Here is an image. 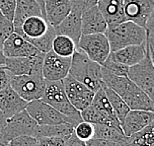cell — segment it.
<instances>
[{
	"label": "cell",
	"instance_id": "cell-27",
	"mask_svg": "<svg viewBox=\"0 0 154 146\" xmlns=\"http://www.w3.org/2000/svg\"><path fill=\"white\" fill-rule=\"evenodd\" d=\"M102 86H103V89L105 91V94H106L107 98L109 100V102L111 104L112 108H113L116 116H117L119 120H120L121 126H122L125 116H127V114L131 111V109H129V107L125 104V101L122 100L121 97L114 91V90L109 88V87L105 85L104 83Z\"/></svg>",
	"mask_w": 154,
	"mask_h": 146
},
{
	"label": "cell",
	"instance_id": "cell-22",
	"mask_svg": "<svg viewBox=\"0 0 154 146\" xmlns=\"http://www.w3.org/2000/svg\"><path fill=\"white\" fill-rule=\"evenodd\" d=\"M97 6L106 20L108 28H113L125 21L122 0H99Z\"/></svg>",
	"mask_w": 154,
	"mask_h": 146
},
{
	"label": "cell",
	"instance_id": "cell-43",
	"mask_svg": "<svg viewBox=\"0 0 154 146\" xmlns=\"http://www.w3.org/2000/svg\"><path fill=\"white\" fill-rule=\"evenodd\" d=\"M4 63H5V56H4V54H3L2 50H0V65H2Z\"/></svg>",
	"mask_w": 154,
	"mask_h": 146
},
{
	"label": "cell",
	"instance_id": "cell-31",
	"mask_svg": "<svg viewBox=\"0 0 154 146\" xmlns=\"http://www.w3.org/2000/svg\"><path fill=\"white\" fill-rule=\"evenodd\" d=\"M73 132L79 139L83 141H88L91 138H93L94 135V124L90 123L88 121L81 120L74 126Z\"/></svg>",
	"mask_w": 154,
	"mask_h": 146
},
{
	"label": "cell",
	"instance_id": "cell-42",
	"mask_svg": "<svg viewBox=\"0 0 154 146\" xmlns=\"http://www.w3.org/2000/svg\"><path fill=\"white\" fill-rule=\"evenodd\" d=\"M36 1L38 2V4L40 5L41 9H42V12H43V15H44V8H45V0H36ZM45 17V15H44Z\"/></svg>",
	"mask_w": 154,
	"mask_h": 146
},
{
	"label": "cell",
	"instance_id": "cell-9",
	"mask_svg": "<svg viewBox=\"0 0 154 146\" xmlns=\"http://www.w3.org/2000/svg\"><path fill=\"white\" fill-rule=\"evenodd\" d=\"M26 111L36 121L37 124H57L69 123V120L64 114L59 113L54 107L48 105L41 99L28 102Z\"/></svg>",
	"mask_w": 154,
	"mask_h": 146
},
{
	"label": "cell",
	"instance_id": "cell-12",
	"mask_svg": "<svg viewBox=\"0 0 154 146\" xmlns=\"http://www.w3.org/2000/svg\"><path fill=\"white\" fill-rule=\"evenodd\" d=\"M62 82L69 102L79 112L83 111L92 103L95 92H93L87 86L77 81L70 75H67L64 79H62Z\"/></svg>",
	"mask_w": 154,
	"mask_h": 146
},
{
	"label": "cell",
	"instance_id": "cell-21",
	"mask_svg": "<svg viewBox=\"0 0 154 146\" xmlns=\"http://www.w3.org/2000/svg\"><path fill=\"white\" fill-rule=\"evenodd\" d=\"M55 34L63 35L74 41L75 44H78L80 37H81V13L71 10L65 18L54 27Z\"/></svg>",
	"mask_w": 154,
	"mask_h": 146
},
{
	"label": "cell",
	"instance_id": "cell-3",
	"mask_svg": "<svg viewBox=\"0 0 154 146\" xmlns=\"http://www.w3.org/2000/svg\"><path fill=\"white\" fill-rule=\"evenodd\" d=\"M105 35L109 41L111 53L146 41V29L131 21H125L113 28H108Z\"/></svg>",
	"mask_w": 154,
	"mask_h": 146
},
{
	"label": "cell",
	"instance_id": "cell-36",
	"mask_svg": "<svg viewBox=\"0 0 154 146\" xmlns=\"http://www.w3.org/2000/svg\"><path fill=\"white\" fill-rule=\"evenodd\" d=\"M37 138L31 135H22L7 142V146H36Z\"/></svg>",
	"mask_w": 154,
	"mask_h": 146
},
{
	"label": "cell",
	"instance_id": "cell-14",
	"mask_svg": "<svg viewBox=\"0 0 154 146\" xmlns=\"http://www.w3.org/2000/svg\"><path fill=\"white\" fill-rule=\"evenodd\" d=\"M1 50L5 57L34 56L41 53L21 35L13 32L4 41Z\"/></svg>",
	"mask_w": 154,
	"mask_h": 146
},
{
	"label": "cell",
	"instance_id": "cell-34",
	"mask_svg": "<svg viewBox=\"0 0 154 146\" xmlns=\"http://www.w3.org/2000/svg\"><path fill=\"white\" fill-rule=\"evenodd\" d=\"M99 0H69L71 5V10L79 13L85 12L92 7L96 6Z\"/></svg>",
	"mask_w": 154,
	"mask_h": 146
},
{
	"label": "cell",
	"instance_id": "cell-35",
	"mask_svg": "<svg viewBox=\"0 0 154 146\" xmlns=\"http://www.w3.org/2000/svg\"><path fill=\"white\" fill-rule=\"evenodd\" d=\"M16 0H0V12L10 21H13Z\"/></svg>",
	"mask_w": 154,
	"mask_h": 146
},
{
	"label": "cell",
	"instance_id": "cell-39",
	"mask_svg": "<svg viewBox=\"0 0 154 146\" xmlns=\"http://www.w3.org/2000/svg\"><path fill=\"white\" fill-rule=\"evenodd\" d=\"M86 146H127V143L110 141L101 139V138H91L88 141H86Z\"/></svg>",
	"mask_w": 154,
	"mask_h": 146
},
{
	"label": "cell",
	"instance_id": "cell-2",
	"mask_svg": "<svg viewBox=\"0 0 154 146\" xmlns=\"http://www.w3.org/2000/svg\"><path fill=\"white\" fill-rule=\"evenodd\" d=\"M68 75L81 82L93 92L98 91L103 84L101 65L91 60L85 53L79 50H76L71 56Z\"/></svg>",
	"mask_w": 154,
	"mask_h": 146
},
{
	"label": "cell",
	"instance_id": "cell-4",
	"mask_svg": "<svg viewBox=\"0 0 154 146\" xmlns=\"http://www.w3.org/2000/svg\"><path fill=\"white\" fill-rule=\"evenodd\" d=\"M41 100L54 107L59 113L64 114L73 126H75L82 120L80 112L71 105L66 96L62 80H57V81L45 80V91Z\"/></svg>",
	"mask_w": 154,
	"mask_h": 146
},
{
	"label": "cell",
	"instance_id": "cell-20",
	"mask_svg": "<svg viewBox=\"0 0 154 146\" xmlns=\"http://www.w3.org/2000/svg\"><path fill=\"white\" fill-rule=\"evenodd\" d=\"M50 23L43 16H30L20 28H14V32L21 35L25 40L37 39L45 34Z\"/></svg>",
	"mask_w": 154,
	"mask_h": 146
},
{
	"label": "cell",
	"instance_id": "cell-40",
	"mask_svg": "<svg viewBox=\"0 0 154 146\" xmlns=\"http://www.w3.org/2000/svg\"><path fill=\"white\" fill-rule=\"evenodd\" d=\"M64 146H86V142L79 139L73 132L70 136L64 140Z\"/></svg>",
	"mask_w": 154,
	"mask_h": 146
},
{
	"label": "cell",
	"instance_id": "cell-25",
	"mask_svg": "<svg viewBox=\"0 0 154 146\" xmlns=\"http://www.w3.org/2000/svg\"><path fill=\"white\" fill-rule=\"evenodd\" d=\"M30 16H43V12L36 0H16L15 13L13 18L14 28H20Z\"/></svg>",
	"mask_w": 154,
	"mask_h": 146
},
{
	"label": "cell",
	"instance_id": "cell-8",
	"mask_svg": "<svg viewBox=\"0 0 154 146\" xmlns=\"http://www.w3.org/2000/svg\"><path fill=\"white\" fill-rule=\"evenodd\" d=\"M37 126V123L25 109L7 119L5 126L0 133V139L8 142L13 138L22 135L33 136L34 130Z\"/></svg>",
	"mask_w": 154,
	"mask_h": 146
},
{
	"label": "cell",
	"instance_id": "cell-41",
	"mask_svg": "<svg viewBox=\"0 0 154 146\" xmlns=\"http://www.w3.org/2000/svg\"><path fill=\"white\" fill-rule=\"evenodd\" d=\"M6 120H7V117L3 114V113L0 111V133H1V131L3 130V128H4L5 124H6Z\"/></svg>",
	"mask_w": 154,
	"mask_h": 146
},
{
	"label": "cell",
	"instance_id": "cell-1",
	"mask_svg": "<svg viewBox=\"0 0 154 146\" xmlns=\"http://www.w3.org/2000/svg\"><path fill=\"white\" fill-rule=\"evenodd\" d=\"M102 81L118 94L131 110H144L154 112L153 100L134 84L128 76H117L101 66Z\"/></svg>",
	"mask_w": 154,
	"mask_h": 146
},
{
	"label": "cell",
	"instance_id": "cell-38",
	"mask_svg": "<svg viewBox=\"0 0 154 146\" xmlns=\"http://www.w3.org/2000/svg\"><path fill=\"white\" fill-rule=\"evenodd\" d=\"M12 76L13 75L11 74V72L8 70V68L4 64L0 65V91L10 86Z\"/></svg>",
	"mask_w": 154,
	"mask_h": 146
},
{
	"label": "cell",
	"instance_id": "cell-28",
	"mask_svg": "<svg viewBox=\"0 0 154 146\" xmlns=\"http://www.w3.org/2000/svg\"><path fill=\"white\" fill-rule=\"evenodd\" d=\"M77 50V46L70 38L63 35H57L52 41L51 50L60 56L71 57Z\"/></svg>",
	"mask_w": 154,
	"mask_h": 146
},
{
	"label": "cell",
	"instance_id": "cell-15",
	"mask_svg": "<svg viewBox=\"0 0 154 146\" xmlns=\"http://www.w3.org/2000/svg\"><path fill=\"white\" fill-rule=\"evenodd\" d=\"M154 123V113L144 110H131L122 123L125 136H131Z\"/></svg>",
	"mask_w": 154,
	"mask_h": 146
},
{
	"label": "cell",
	"instance_id": "cell-37",
	"mask_svg": "<svg viewBox=\"0 0 154 146\" xmlns=\"http://www.w3.org/2000/svg\"><path fill=\"white\" fill-rule=\"evenodd\" d=\"M36 146H64V139L59 137H38Z\"/></svg>",
	"mask_w": 154,
	"mask_h": 146
},
{
	"label": "cell",
	"instance_id": "cell-6",
	"mask_svg": "<svg viewBox=\"0 0 154 146\" xmlns=\"http://www.w3.org/2000/svg\"><path fill=\"white\" fill-rule=\"evenodd\" d=\"M10 86L21 98L31 102L42 98L45 91V80L43 74L13 75Z\"/></svg>",
	"mask_w": 154,
	"mask_h": 146
},
{
	"label": "cell",
	"instance_id": "cell-7",
	"mask_svg": "<svg viewBox=\"0 0 154 146\" xmlns=\"http://www.w3.org/2000/svg\"><path fill=\"white\" fill-rule=\"evenodd\" d=\"M77 50H81L91 60L100 65L104 63L111 53L109 41L105 34L81 35Z\"/></svg>",
	"mask_w": 154,
	"mask_h": 146
},
{
	"label": "cell",
	"instance_id": "cell-17",
	"mask_svg": "<svg viewBox=\"0 0 154 146\" xmlns=\"http://www.w3.org/2000/svg\"><path fill=\"white\" fill-rule=\"evenodd\" d=\"M27 104V101L21 98L11 86L0 91V111L7 119L25 110Z\"/></svg>",
	"mask_w": 154,
	"mask_h": 146
},
{
	"label": "cell",
	"instance_id": "cell-11",
	"mask_svg": "<svg viewBox=\"0 0 154 146\" xmlns=\"http://www.w3.org/2000/svg\"><path fill=\"white\" fill-rule=\"evenodd\" d=\"M122 1L125 21H131L145 29L149 19L153 17V0H122Z\"/></svg>",
	"mask_w": 154,
	"mask_h": 146
},
{
	"label": "cell",
	"instance_id": "cell-10",
	"mask_svg": "<svg viewBox=\"0 0 154 146\" xmlns=\"http://www.w3.org/2000/svg\"><path fill=\"white\" fill-rule=\"evenodd\" d=\"M71 57L60 56L50 50L44 54L42 74L47 81H57L64 79L69 73Z\"/></svg>",
	"mask_w": 154,
	"mask_h": 146
},
{
	"label": "cell",
	"instance_id": "cell-44",
	"mask_svg": "<svg viewBox=\"0 0 154 146\" xmlns=\"http://www.w3.org/2000/svg\"><path fill=\"white\" fill-rule=\"evenodd\" d=\"M0 146H7V142L2 140V139H0Z\"/></svg>",
	"mask_w": 154,
	"mask_h": 146
},
{
	"label": "cell",
	"instance_id": "cell-32",
	"mask_svg": "<svg viewBox=\"0 0 154 146\" xmlns=\"http://www.w3.org/2000/svg\"><path fill=\"white\" fill-rule=\"evenodd\" d=\"M101 66L104 69H106L107 71L112 73V74L117 76H128V72L129 68V66H128V65L115 61L109 56H108V58L104 61V63Z\"/></svg>",
	"mask_w": 154,
	"mask_h": 146
},
{
	"label": "cell",
	"instance_id": "cell-18",
	"mask_svg": "<svg viewBox=\"0 0 154 146\" xmlns=\"http://www.w3.org/2000/svg\"><path fill=\"white\" fill-rule=\"evenodd\" d=\"M146 53H147L146 44L143 43L141 44H134L120 48L116 51H112L109 54V57L120 63L132 66L141 61L145 57Z\"/></svg>",
	"mask_w": 154,
	"mask_h": 146
},
{
	"label": "cell",
	"instance_id": "cell-5",
	"mask_svg": "<svg viewBox=\"0 0 154 146\" xmlns=\"http://www.w3.org/2000/svg\"><path fill=\"white\" fill-rule=\"evenodd\" d=\"M146 44V43H145ZM147 53L141 61L129 66L128 77L137 85L143 92L153 100L154 97V66H153V48L146 44Z\"/></svg>",
	"mask_w": 154,
	"mask_h": 146
},
{
	"label": "cell",
	"instance_id": "cell-13",
	"mask_svg": "<svg viewBox=\"0 0 154 146\" xmlns=\"http://www.w3.org/2000/svg\"><path fill=\"white\" fill-rule=\"evenodd\" d=\"M44 54L40 53L34 56L5 57L4 65L12 75L42 74Z\"/></svg>",
	"mask_w": 154,
	"mask_h": 146
},
{
	"label": "cell",
	"instance_id": "cell-19",
	"mask_svg": "<svg viewBox=\"0 0 154 146\" xmlns=\"http://www.w3.org/2000/svg\"><path fill=\"white\" fill-rule=\"evenodd\" d=\"M91 105L95 108L98 112L100 113L101 116L103 117L105 124L114 126L116 128H118V129H122L121 123L117 117V116H116L113 108H112L109 100H108L106 94H105L103 86L94 94Z\"/></svg>",
	"mask_w": 154,
	"mask_h": 146
},
{
	"label": "cell",
	"instance_id": "cell-33",
	"mask_svg": "<svg viewBox=\"0 0 154 146\" xmlns=\"http://www.w3.org/2000/svg\"><path fill=\"white\" fill-rule=\"evenodd\" d=\"M14 32L13 22L7 19L3 14L0 12V50L4 41L8 38L10 35Z\"/></svg>",
	"mask_w": 154,
	"mask_h": 146
},
{
	"label": "cell",
	"instance_id": "cell-16",
	"mask_svg": "<svg viewBox=\"0 0 154 146\" xmlns=\"http://www.w3.org/2000/svg\"><path fill=\"white\" fill-rule=\"evenodd\" d=\"M107 29V22L97 5L81 14L82 35L105 34Z\"/></svg>",
	"mask_w": 154,
	"mask_h": 146
},
{
	"label": "cell",
	"instance_id": "cell-24",
	"mask_svg": "<svg viewBox=\"0 0 154 146\" xmlns=\"http://www.w3.org/2000/svg\"><path fill=\"white\" fill-rule=\"evenodd\" d=\"M74 126L68 123L57 124H38L35 128L33 136L38 137H59L66 139L73 133Z\"/></svg>",
	"mask_w": 154,
	"mask_h": 146
},
{
	"label": "cell",
	"instance_id": "cell-23",
	"mask_svg": "<svg viewBox=\"0 0 154 146\" xmlns=\"http://www.w3.org/2000/svg\"><path fill=\"white\" fill-rule=\"evenodd\" d=\"M71 11L69 0H45L44 15L52 27L57 26Z\"/></svg>",
	"mask_w": 154,
	"mask_h": 146
},
{
	"label": "cell",
	"instance_id": "cell-29",
	"mask_svg": "<svg viewBox=\"0 0 154 146\" xmlns=\"http://www.w3.org/2000/svg\"><path fill=\"white\" fill-rule=\"evenodd\" d=\"M154 123L128 137L127 146H153Z\"/></svg>",
	"mask_w": 154,
	"mask_h": 146
},
{
	"label": "cell",
	"instance_id": "cell-30",
	"mask_svg": "<svg viewBox=\"0 0 154 146\" xmlns=\"http://www.w3.org/2000/svg\"><path fill=\"white\" fill-rule=\"evenodd\" d=\"M55 36H57V34H55L54 28L50 24V27H48V29L45 35H43L40 38H37V39H29L27 41L32 44L38 51L45 53L51 50L52 41H54Z\"/></svg>",
	"mask_w": 154,
	"mask_h": 146
},
{
	"label": "cell",
	"instance_id": "cell-26",
	"mask_svg": "<svg viewBox=\"0 0 154 146\" xmlns=\"http://www.w3.org/2000/svg\"><path fill=\"white\" fill-rule=\"evenodd\" d=\"M93 138H101V139L124 142V143H127L128 141V136H125L122 129H118L108 124H94Z\"/></svg>",
	"mask_w": 154,
	"mask_h": 146
}]
</instances>
